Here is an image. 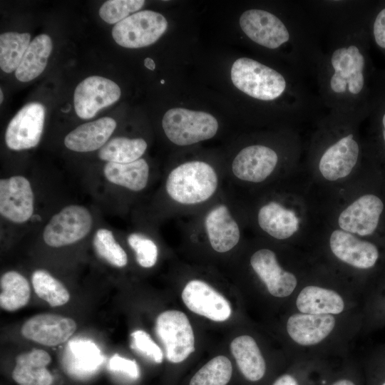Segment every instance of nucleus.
I'll return each instance as SVG.
<instances>
[{"mask_svg":"<svg viewBox=\"0 0 385 385\" xmlns=\"http://www.w3.org/2000/svg\"><path fill=\"white\" fill-rule=\"evenodd\" d=\"M362 326L361 311L343 315L285 312L281 331L287 356L289 361L346 358Z\"/></svg>","mask_w":385,"mask_h":385,"instance_id":"f257e3e1","label":"nucleus"},{"mask_svg":"<svg viewBox=\"0 0 385 385\" xmlns=\"http://www.w3.org/2000/svg\"><path fill=\"white\" fill-rule=\"evenodd\" d=\"M365 292L342 277L307 276L285 312L343 315L362 312Z\"/></svg>","mask_w":385,"mask_h":385,"instance_id":"f03ea898","label":"nucleus"},{"mask_svg":"<svg viewBox=\"0 0 385 385\" xmlns=\"http://www.w3.org/2000/svg\"><path fill=\"white\" fill-rule=\"evenodd\" d=\"M329 252L335 262L354 274L365 293L385 270V243L337 229L330 235Z\"/></svg>","mask_w":385,"mask_h":385,"instance_id":"7ed1b4c3","label":"nucleus"},{"mask_svg":"<svg viewBox=\"0 0 385 385\" xmlns=\"http://www.w3.org/2000/svg\"><path fill=\"white\" fill-rule=\"evenodd\" d=\"M366 41L337 48L330 57L328 86L338 97L361 98L370 104L371 72Z\"/></svg>","mask_w":385,"mask_h":385,"instance_id":"20e7f679","label":"nucleus"},{"mask_svg":"<svg viewBox=\"0 0 385 385\" xmlns=\"http://www.w3.org/2000/svg\"><path fill=\"white\" fill-rule=\"evenodd\" d=\"M219 178L209 163L192 160L180 164L168 174L165 190L182 205H195L209 200L216 192Z\"/></svg>","mask_w":385,"mask_h":385,"instance_id":"39448f33","label":"nucleus"},{"mask_svg":"<svg viewBox=\"0 0 385 385\" xmlns=\"http://www.w3.org/2000/svg\"><path fill=\"white\" fill-rule=\"evenodd\" d=\"M249 262L268 297L284 305L286 310L307 277L286 268L280 263L277 253L267 247L255 250Z\"/></svg>","mask_w":385,"mask_h":385,"instance_id":"423d86ee","label":"nucleus"},{"mask_svg":"<svg viewBox=\"0 0 385 385\" xmlns=\"http://www.w3.org/2000/svg\"><path fill=\"white\" fill-rule=\"evenodd\" d=\"M231 79L242 92L261 101H272L284 92L287 83L278 71L249 58H240L232 64Z\"/></svg>","mask_w":385,"mask_h":385,"instance_id":"0eeeda50","label":"nucleus"},{"mask_svg":"<svg viewBox=\"0 0 385 385\" xmlns=\"http://www.w3.org/2000/svg\"><path fill=\"white\" fill-rule=\"evenodd\" d=\"M385 197L379 191H369L344 208L338 217L341 230L361 238L381 242L374 237L383 228Z\"/></svg>","mask_w":385,"mask_h":385,"instance_id":"6e6552de","label":"nucleus"},{"mask_svg":"<svg viewBox=\"0 0 385 385\" xmlns=\"http://www.w3.org/2000/svg\"><path fill=\"white\" fill-rule=\"evenodd\" d=\"M168 138L177 145H189L214 137L218 130L211 114L183 108L168 110L162 120Z\"/></svg>","mask_w":385,"mask_h":385,"instance_id":"1a4fd4ad","label":"nucleus"},{"mask_svg":"<svg viewBox=\"0 0 385 385\" xmlns=\"http://www.w3.org/2000/svg\"><path fill=\"white\" fill-rule=\"evenodd\" d=\"M155 332L167 359L172 363L185 360L195 351V337L188 317L178 310H167L156 319Z\"/></svg>","mask_w":385,"mask_h":385,"instance_id":"9d476101","label":"nucleus"},{"mask_svg":"<svg viewBox=\"0 0 385 385\" xmlns=\"http://www.w3.org/2000/svg\"><path fill=\"white\" fill-rule=\"evenodd\" d=\"M167 28L168 21L161 14L143 10L117 23L112 29V36L118 45L137 48L154 43Z\"/></svg>","mask_w":385,"mask_h":385,"instance_id":"9b49d317","label":"nucleus"},{"mask_svg":"<svg viewBox=\"0 0 385 385\" xmlns=\"http://www.w3.org/2000/svg\"><path fill=\"white\" fill-rule=\"evenodd\" d=\"M92 224V215L86 207L68 205L51 218L43 230V238L52 247L69 245L84 238Z\"/></svg>","mask_w":385,"mask_h":385,"instance_id":"f8f14e48","label":"nucleus"},{"mask_svg":"<svg viewBox=\"0 0 385 385\" xmlns=\"http://www.w3.org/2000/svg\"><path fill=\"white\" fill-rule=\"evenodd\" d=\"M120 94V87L113 81L102 76H89L75 89L76 113L82 119L91 118L101 108L116 102Z\"/></svg>","mask_w":385,"mask_h":385,"instance_id":"ddd939ff","label":"nucleus"},{"mask_svg":"<svg viewBox=\"0 0 385 385\" xmlns=\"http://www.w3.org/2000/svg\"><path fill=\"white\" fill-rule=\"evenodd\" d=\"M44 106L36 102L24 106L9 122L5 141L9 148L21 150L35 147L40 141L44 123Z\"/></svg>","mask_w":385,"mask_h":385,"instance_id":"4468645a","label":"nucleus"},{"mask_svg":"<svg viewBox=\"0 0 385 385\" xmlns=\"http://www.w3.org/2000/svg\"><path fill=\"white\" fill-rule=\"evenodd\" d=\"M240 25L252 41L267 48H277L290 38L285 24L274 14L262 9L245 11L240 18Z\"/></svg>","mask_w":385,"mask_h":385,"instance_id":"2eb2a0df","label":"nucleus"},{"mask_svg":"<svg viewBox=\"0 0 385 385\" xmlns=\"http://www.w3.org/2000/svg\"><path fill=\"white\" fill-rule=\"evenodd\" d=\"M181 297L190 311L210 320L225 322L231 316L229 302L204 281L192 279L188 282Z\"/></svg>","mask_w":385,"mask_h":385,"instance_id":"dca6fc26","label":"nucleus"},{"mask_svg":"<svg viewBox=\"0 0 385 385\" xmlns=\"http://www.w3.org/2000/svg\"><path fill=\"white\" fill-rule=\"evenodd\" d=\"M34 212V193L29 181L21 175L0 180V213L15 223L28 221Z\"/></svg>","mask_w":385,"mask_h":385,"instance_id":"f3484780","label":"nucleus"},{"mask_svg":"<svg viewBox=\"0 0 385 385\" xmlns=\"http://www.w3.org/2000/svg\"><path fill=\"white\" fill-rule=\"evenodd\" d=\"M344 359L301 358L291 360L286 369L277 376L271 385H325Z\"/></svg>","mask_w":385,"mask_h":385,"instance_id":"a211bd4d","label":"nucleus"},{"mask_svg":"<svg viewBox=\"0 0 385 385\" xmlns=\"http://www.w3.org/2000/svg\"><path fill=\"white\" fill-rule=\"evenodd\" d=\"M77 328L76 322L61 315L43 313L33 316L21 327V334L42 345L54 346L64 343Z\"/></svg>","mask_w":385,"mask_h":385,"instance_id":"6ab92c4d","label":"nucleus"},{"mask_svg":"<svg viewBox=\"0 0 385 385\" xmlns=\"http://www.w3.org/2000/svg\"><path fill=\"white\" fill-rule=\"evenodd\" d=\"M360 146L352 133L339 138L325 149L319 161L324 178L336 181L348 176L359 160Z\"/></svg>","mask_w":385,"mask_h":385,"instance_id":"aec40b11","label":"nucleus"},{"mask_svg":"<svg viewBox=\"0 0 385 385\" xmlns=\"http://www.w3.org/2000/svg\"><path fill=\"white\" fill-rule=\"evenodd\" d=\"M278 155L271 148L263 145H249L242 149L232 163L233 175L249 183H261L274 170Z\"/></svg>","mask_w":385,"mask_h":385,"instance_id":"412c9836","label":"nucleus"},{"mask_svg":"<svg viewBox=\"0 0 385 385\" xmlns=\"http://www.w3.org/2000/svg\"><path fill=\"white\" fill-rule=\"evenodd\" d=\"M204 227L212 248L225 253L232 250L240 239V230L228 207L218 204L206 214Z\"/></svg>","mask_w":385,"mask_h":385,"instance_id":"4be33fe9","label":"nucleus"},{"mask_svg":"<svg viewBox=\"0 0 385 385\" xmlns=\"http://www.w3.org/2000/svg\"><path fill=\"white\" fill-rule=\"evenodd\" d=\"M230 350L240 371L251 383H259L267 378V358L255 337L242 334L230 343Z\"/></svg>","mask_w":385,"mask_h":385,"instance_id":"5701e85b","label":"nucleus"},{"mask_svg":"<svg viewBox=\"0 0 385 385\" xmlns=\"http://www.w3.org/2000/svg\"><path fill=\"white\" fill-rule=\"evenodd\" d=\"M103 361V356L95 343L88 339H73L65 350L63 364L71 376L83 379L93 375Z\"/></svg>","mask_w":385,"mask_h":385,"instance_id":"b1692460","label":"nucleus"},{"mask_svg":"<svg viewBox=\"0 0 385 385\" xmlns=\"http://www.w3.org/2000/svg\"><path fill=\"white\" fill-rule=\"evenodd\" d=\"M115 127V120L109 117L86 123L70 132L64 139V144L76 152L94 151L106 143Z\"/></svg>","mask_w":385,"mask_h":385,"instance_id":"393cba45","label":"nucleus"},{"mask_svg":"<svg viewBox=\"0 0 385 385\" xmlns=\"http://www.w3.org/2000/svg\"><path fill=\"white\" fill-rule=\"evenodd\" d=\"M50 354L43 349H34L16 357L12 378L19 385H52L53 379L46 366Z\"/></svg>","mask_w":385,"mask_h":385,"instance_id":"a878e982","label":"nucleus"},{"mask_svg":"<svg viewBox=\"0 0 385 385\" xmlns=\"http://www.w3.org/2000/svg\"><path fill=\"white\" fill-rule=\"evenodd\" d=\"M257 222L270 237L284 240L292 237L298 230L299 220L293 210L272 201L260 208Z\"/></svg>","mask_w":385,"mask_h":385,"instance_id":"bb28decb","label":"nucleus"},{"mask_svg":"<svg viewBox=\"0 0 385 385\" xmlns=\"http://www.w3.org/2000/svg\"><path fill=\"white\" fill-rule=\"evenodd\" d=\"M361 336L385 327V270L367 289L362 306Z\"/></svg>","mask_w":385,"mask_h":385,"instance_id":"cd10ccee","label":"nucleus"},{"mask_svg":"<svg viewBox=\"0 0 385 385\" xmlns=\"http://www.w3.org/2000/svg\"><path fill=\"white\" fill-rule=\"evenodd\" d=\"M103 173L110 183L138 192L148 184L149 165L143 158L129 163L108 162L104 166Z\"/></svg>","mask_w":385,"mask_h":385,"instance_id":"c85d7f7f","label":"nucleus"},{"mask_svg":"<svg viewBox=\"0 0 385 385\" xmlns=\"http://www.w3.org/2000/svg\"><path fill=\"white\" fill-rule=\"evenodd\" d=\"M52 46L49 36L40 34L35 37L15 71L16 78L19 81L28 82L38 76L46 66Z\"/></svg>","mask_w":385,"mask_h":385,"instance_id":"c756f323","label":"nucleus"},{"mask_svg":"<svg viewBox=\"0 0 385 385\" xmlns=\"http://www.w3.org/2000/svg\"><path fill=\"white\" fill-rule=\"evenodd\" d=\"M0 307L9 311H16L27 304L31 296L27 279L16 271L5 272L0 279Z\"/></svg>","mask_w":385,"mask_h":385,"instance_id":"7c9ffc66","label":"nucleus"},{"mask_svg":"<svg viewBox=\"0 0 385 385\" xmlns=\"http://www.w3.org/2000/svg\"><path fill=\"white\" fill-rule=\"evenodd\" d=\"M147 143L143 138L116 137L108 141L99 150L101 160L115 163H129L144 154Z\"/></svg>","mask_w":385,"mask_h":385,"instance_id":"2f4dec72","label":"nucleus"},{"mask_svg":"<svg viewBox=\"0 0 385 385\" xmlns=\"http://www.w3.org/2000/svg\"><path fill=\"white\" fill-rule=\"evenodd\" d=\"M29 33L6 32L0 36V67L11 73L19 67L30 44Z\"/></svg>","mask_w":385,"mask_h":385,"instance_id":"473e14b6","label":"nucleus"},{"mask_svg":"<svg viewBox=\"0 0 385 385\" xmlns=\"http://www.w3.org/2000/svg\"><path fill=\"white\" fill-rule=\"evenodd\" d=\"M34 292L51 307L62 306L70 299L66 287L44 270L34 271L31 277Z\"/></svg>","mask_w":385,"mask_h":385,"instance_id":"72a5a7b5","label":"nucleus"},{"mask_svg":"<svg viewBox=\"0 0 385 385\" xmlns=\"http://www.w3.org/2000/svg\"><path fill=\"white\" fill-rule=\"evenodd\" d=\"M232 374L230 359L220 355L202 366L192 377L190 385H227Z\"/></svg>","mask_w":385,"mask_h":385,"instance_id":"f704fd0d","label":"nucleus"},{"mask_svg":"<svg viewBox=\"0 0 385 385\" xmlns=\"http://www.w3.org/2000/svg\"><path fill=\"white\" fill-rule=\"evenodd\" d=\"M369 111L372 114L375 147L385 160V79L373 90Z\"/></svg>","mask_w":385,"mask_h":385,"instance_id":"c9c22d12","label":"nucleus"},{"mask_svg":"<svg viewBox=\"0 0 385 385\" xmlns=\"http://www.w3.org/2000/svg\"><path fill=\"white\" fill-rule=\"evenodd\" d=\"M93 245L97 255L110 265L117 267L127 265V254L111 230L105 228L98 230L93 237Z\"/></svg>","mask_w":385,"mask_h":385,"instance_id":"e433bc0d","label":"nucleus"},{"mask_svg":"<svg viewBox=\"0 0 385 385\" xmlns=\"http://www.w3.org/2000/svg\"><path fill=\"white\" fill-rule=\"evenodd\" d=\"M359 360L365 385H385V343L372 347Z\"/></svg>","mask_w":385,"mask_h":385,"instance_id":"4c0bfd02","label":"nucleus"},{"mask_svg":"<svg viewBox=\"0 0 385 385\" xmlns=\"http://www.w3.org/2000/svg\"><path fill=\"white\" fill-rule=\"evenodd\" d=\"M325 385H365L359 359L351 355L345 358Z\"/></svg>","mask_w":385,"mask_h":385,"instance_id":"58836bf2","label":"nucleus"},{"mask_svg":"<svg viewBox=\"0 0 385 385\" xmlns=\"http://www.w3.org/2000/svg\"><path fill=\"white\" fill-rule=\"evenodd\" d=\"M143 0H109L99 9L101 18L108 24H117L144 5Z\"/></svg>","mask_w":385,"mask_h":385,"instance_id":"ea45409f","label":"nucleus"},{"mask_svg":"<svg viewBox=\"0 0 385 385\" xmlns=\"http://www.w3.org/2000/svg\"><path fill=\"white\" fill-rule=\"evenodd\" d=\"M127 241L135 252V260L140 266L150 268L155 265L158 249L153 240L142 234L134 232L128 235Z\"/></svg>","mask_w":385,"mask_h":385,"instance_id":"a19ab883","label":"nucleus"},{"mask_svg":"<svg viewBox=\"0 0 385 385\" xmlns=\"http://www.w3.org/2000/svg\"><path fill=\"white\" fill-rule=\"evenodd\" d=\"M130 337L132 349L155 363L160 364L163 361L162 349L146 332L141 329L134 331Z\"/></svg>","mask_w":385,"mask_h":385,"instance_id":"79ce46f5","label":"nucleus"},{"mask_svg":"<svg viewBox=\"0 0 385 385\" xmlns=\"http://www.w3.org/2000/svg\"><path fill=\"white\" fill-rule=\"evenodd\" d=\"M369 20L373 40L385 55V4H381L373 9Z\"/></svg>","mask_w":385,"mask_h":385,"instance_id":"37998d69","label":"nucleus"},{"mask_svg":"<svg viewBox=\"0 0 385 385\" xmlns=\"http://www.w3.org/2000/svg\"><path fill=\"white\" fill-rule=\"evenodd\" d=\"M109 368L113 371L123 373L131 379L140 376V369L135 360L128 359L118 354H114L109 361Z\"/></svg>","mask_w":385,"mask_h":385,"instance_id":"c03bdc74","label":"nucleus"},{"mask_svg":"<svg viewBox=\"0 0 385 385\" xmlns=\"http://www.w3.org/2000/svg\"><path fill=\"white\" fill-rule=\"evenodd\" d=\"M145 66L149 70L153 71L155 68V64L153 60L150 58H146L144 60Z\"/></svg>","mask_w":385,"mask_h":385,"instance_id":"a18cd8bd","label":"nucleus"},{"mask_svg":"<svg viewBox=\"0 0 385 385\" xmlns=\"http://www.w3.org/2000/svg\"><path fill=\"white\" fill-rule=\"evenodd\" d=\"M0 96H1V98H0V103H1L2 101H3V98H4V96H3V93H2V90H1V89L0 90Z\"/></svg>","mask_w":385,"mask_h":385,"instance_id":"49530a36","label":"nucleus"},{"mask_svg":"<svg viewBox=\"0 0 385 385\" xmlns=\"http://www.w3.org/2000/svg\"><path fill=\"white\" fill-rule=\"evenodd\" d=\"M161 83L163 84L165 83V81L164 80H161L160 81Z\"/></svg>","mask_w":385,"mask_h":385,"instance_id":"de8ad7c7","label":"nucleus"}]
</instances>
